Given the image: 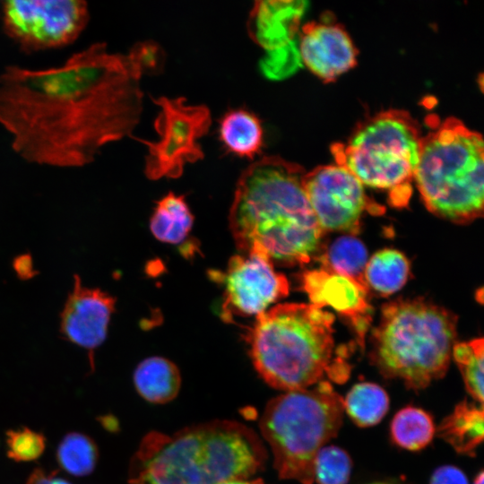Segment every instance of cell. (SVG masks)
I'll use <instances>...</instances> for the list:
<instances>
[{"mask_svg": "<svg viewBox=\"0 0 484 484\" xmlns=\"http://www.w3.org/2000/svg\"><path fill=\"white\" fill-rule=\"evenodd\" d=\"M351 459L341 448L324 446L314 462V481L318 484H347L351 471Z\"/></svg>", "mask_w": 484, "mask_h": 484, "instance_id": "cell-27", "label": "cell"}, {"mask_svg": "<svg viewBox=\"0 0 484 484\" xmlns=\"http://www.w3.org/2000/svg\"><path fill=\"white\" fill-rule=\"evenodd\" d=\"M128 54L139 67L142 74H155L161 72L165 56L157 43L153 41L137 43Z\"/></svg>", "mask_w": 484, "mask_h": 484, "instance_id": "cell-30", "label": "cell"}, {"mask_svg": "<svg viewBox=\"0 0 484 484\" xmlns=\"http://www.w3.org/2000/svg\"><path fill=\"white\" fill-rule=\"evenodd\" d=\"M99 451L88 436L71 432L65 435L56 449V461L65 472L77 477L91 474L97 464Z\"/></svg>", "mask_w": 484, "mask_h": 484, "instance_id": "cell-25", "label": "cell"}, {"mask_svg": "<svg viewBox=\"0 0 484 484\" xmlns=\"http://www.w3.org/2000/svg\"><path fill=\"white\" fill-rule=\"evenodd\" d=\"M484 143L455 117L422 136L413 180L433 214L455 223L480 217L484 203Z\"/></svg>", "mask_w": 484, "mask_h": 484, "instance_id": "cell-6", "label": "cell"}, {"mask_svg": "<svg viewBox=\"0 0 484 484\" xmlns=\"http://www.w3.org/2000/svg\"><path fill=\"white\" fill-rule=\"evenodd\" d=\"M322 268L345 276L368 290L365 280L367 253L363 243L353 237L337 238L322 258Z\"/></svg>", "mask_w": 484, "mask_h": 484, "instance_id": "cell-23", "label": "cell"}, {"mask_svg": "<svg viewBox=\"0 0 484 484\" xmlns=\"http://www.w3.org/2000/svg\"><path fill=\"white\" fill-rule=\"evenodd\" d=\"M421 138L419 124L407 111L388 109L359 123L331 151L335 163L363 186L386 191L390 203L402 208L411 194Z\"/></svg>", "mask_w": 484, "mask_h": 484, "instance_id": "cell-8", "label": "cell"}, {"mask_svg": "<svg viewBox=\"0 0 484 484\" xmlns=\"http://www.w3.org/2000/svg\"><path fill=\"white\" fill-rule=\"evenodd\" d=\"M115 304L112 296L83 286L75 275L73 290L61 313L63 335L92 353L106 339Z\"/></svg>", "mask_w": 484, "mask_h": 484, "instance_id": "cell-14", "label": "cell"}, {"mask_svg": "<svg viewBox=\"0 0 484 484\" xmlns=\"http://www.w3.org/2000/svg\"><path fill=\"white\" fill-rule=\"evenodd\" d=\"M213 274L224 286L221 316L225 321H231L234 315L257 316L289 294L287 278L276 272L264 254L234 255L224 272Z\"/></svg>", "mask_w": 484, "mask_h": 484, "instance_id": "cell-12", "label": "cell"}, {"mask_svg": "<svg viewBox=\"0 0 484 484\" xmlns=\"http://www.w3.org/2000/svg\"><path fill=\"white\" fill-rule=\"evenodd\" d=\"M435 433L431 415L415 406H406L397 411L390 426L393 442L409 451L425 448L432 441Z\"/></svg>", "mask_w": 484, "mask_h": 484, "instance_id": "cell-22", "label": "cell"}, {"mask_svg": "<svg viewBox=\"0 0 484 484\" xmlns=\"http://www.w3.org/2000/svg\"><path fill=\"white\" fill-rule=\"evenodd\" d=\"M266 449L249 427L212 420L171 435L148 433L129 465V484H218L264 470Z\"/></svg>", "mask_w": 484, "mask_h": 484, "instance_id": "cell-3", "label": "cell"}, {"mask_svg": "<svg viewBox=\"0 0 484 484\" xmlns=\"http://www.w3.org/2000/svg\"><path fill=\"white\" fill-rule=\"evenodd\" d=\"M305 9L303 1H256L247 20L248 34L266 51L295 43Z\"/></svg>", "mask_w": 484, "mask_h": 484, "instance_id": "cell-16", "label": "cell"}, {"mask_svg": "<svg viewBox=\"0 0 484 484\" xmlns=\"http://www.w3.org/2000/svg\"><path fill=\"white\" fill-rule=\"evenodd\" d=\"M193 222L194 217L185 197L170 192L157 202L150 229L158 240L177 245L188 236Z\"/></svg>", "mask_w": 484, "mask_h": 484, "instance_id": "cell-20", "label": "cell"}, {"mask_svg": "<svg viewBox=\"0 0 484 484\" xmlns=\"http://www.w3.org/2000/svg\"><path fill=\"white\" fill-rule=\"evenodd\" d=\"M483 339L480 338L456 343L452 350L468 393L480 404L483 402Z\"/></svg>", "mask_w": 484, "mask_h": 484, "instance_id": "cell-26", "label": "cell"}, {"mask_svg": "<svg viewBox=\"0 0 484 484\" xmlns=\"http://www.w3.org/2000/svg\"><path fill=\"white\" fill-rule=\"evenodd\" d=\"M301 63L296 42L281 48L266 51L260 61L263 74L272 80L285 78L294 73Z\"/></svg>", "mask_w": 484, "mask_h": 484, "instance_id": "cell-29", "label": "cell"}, {"mask_svg": "<svg viewBox=\"0 0 484 484\" xmlns=\"http://www.w3.org/2000/svg\"><path fill=\"white\" fill-rule=\"evenodd\" d=\"M344 411L360 427L381 421L389 409L387 393L378 385L368 382L352 386L343 399Z\"/></svg>", "mask_w": 484, "mask_h": 484, "instance_id": "cell-24", "label": "cell"}, {"mask_svg": "<svg viewBox=\"0 0 484 484\" xmlns=\"http://www.w3.org/2000/svg\"><path fill=\"white\" fill-rule=\"evenodd\" d=\"M220 139L227 151L254 159L264 146V130L259 118L243 108L228 111L220 123Z\"/></svg>", "mask_w": 484, "mask_h": 484, "instance_id": "cell-19", "label": "cell"}, {"mask_svg": "<svg viewBox=\"0 0 484 484\" xmlns=\"http://www.w3.org/2000/svg\"><path fill=\"white\" fill-rule=\"evenodd\" d=\"M369 484H392V483H388V482H374V483H369Z\"/></svg>", "mask_w": 484, "mask_h": 484, "instance_id": "cell-35", "label": "cell"}, {"mask_svg": "<svg viewBox=\"0 0 484 484\" xmlns=\"http://www.w3.org/2000/svg\"><path fill=\"white\" fill-rule=\"evenodd\" d=\"M134 384L138 393L147 402L166 403L172 401L181 386L177 367L162 357L143 359L134 370Z\"/></svg>", "mask_w": 484, "mask_h": 484, "instance_id": "cell-18", "label": "cell"}, {"mask_svg": "<svg viewBox=\"0 0 484 484\" xmlns=\"http://www.w3.org/2000/svg\"><path fill=\"white\" fill-rule=\"evenodd\" d=\"M218 484H264L260 479L249 480V479H233L220 482Z\"/></svg>", "mask_w": 484, "mask_h": 484, "instance_id": "cell-33", "label": "cell"}, {"mask_svg": "<svg viewBox=\"0 0 484 484\" xmlns=\"http://www.w3.org/2000/svg\"><path fill=\"white\" fill-rule=\"evenodd\" d=\"M26 484H71L59 477L56 471H48L41 468L35 469L29 476Z\"/></svg>", "mask_w": 484, "mask_h": 484, "instance_id": "cell-32", "label": "cell"}, {"mask_svg": "<svg viewBox=\"0 0 484 484\" xmlns=\"http://www.w3.org/2000/svg\"><path fill=\"white\" fill-rule=\"evenodd\" d=\"M298 53L309 71L325 82L357 64L358 51L350 35L341 25L329 22H311L302 27Z\"/></svg>", "mask_w": 484, "mask_h": 484, "instance_id": "cell-13", "label": "cell"}, {"mask_svg": "<svg viewBox=\"0 0 484 484\" xmlns=\"http://www.w3.org/2000/svg\"><path fill=\"white\" fill-rule=\"evenodd\" d=\"M343 412L342 397L326 381L285 392L267 403L259 426L281 479L313 484L315 458L337 435Z\"/></svg>", "mask_w": 484, "mask_h": 484, "instance_id": "cell-7", "label": "cell"}, {"mask_svg": "<svg viewBox=\"0 0 484 484\" xmlns=\"http://www.w3.org/2000/svg\"><path fill=\"white\" fill-rule=\"evenodd\" d=\"M301 286L311 304L332 307L354 324L362 341L369 322L368 290L352 280L324 268L304 272Z\"/></svg>", "mask_w": 484, "mask_h": 484, "instance_id": "cell-15", "label": "cell"}, {"mask_svg": "<svg viewBox=\"0 0 484 484\" xmlns=\"http://www.w3.org/2000/svg\"><path fill=\"white\" fill-rule=\"evenodd\" d=\"M333 323L313 304H279L260 314L246 336L257 373L285 392L318 384L333 366Z\"/></svg>", "mask_w": 484, "mask_h": 484, "instance_id": "cell-4", "label": "cell"}, {"mask_svg": "<svg viewBox=\"0 0 484 484\" xmlns=\"http://www.w3.org/2000/svg\"><path fill=\"white\" fill-rule=\"evenodd\" d=\"M410 273V264L405 255L394 249L376 253L367 263L365 280L367 287L382 295L401 290Z\"/></svg>", "mask_w": 484, "mask_h": 484, "instance_id": "cell-21", "label": "cell"}, {"mask_svg": "<svg viewBox=\"0 0 484 484\" xmlns=\"http://www.w3.org/2000/svg\"><path fill=\"white\" fill-rule=\"evenodd\" d=\"M429 484H469L467 477L459 468L445 465L437 468L431 476Z\"/></svg>", "mask_w": 484, "mask_h": 484, "instance_id": "cell-31", "label": "cell"}, {"mask_svg": "<svg viewBox=\"0 0 484 484\" xmlns=\"http://www.w3.org/2000/svg\"><path fill=\"white\" fill-rule=\"evenodd\" d=\"M456 324L450 311L422 298L387 303L372 333V363L385 377L423 389L446 373Z\"/></svg>", "mask_w": 484, "mask_h": 484, "instance_id": "cell-5", "label": "cell"}, {"mask_svg": "<svg viewBox=\"0 0 484 484\" xmlns=\"http://www.w3.org/2000/svg\"><path fill=\"white\" fill-rule=\"evenodd\" d=\"M7 455L15 462H32L41 456L46 437L26 427L6 432Z\"/></svg>", "mask_w": 484, "mask_h": 484, "instance_id": "cell-28", "label": "cell"}, {"mask_svg": "<svg viewBox=\"0 0 484 484\" xmlns=\"http://www.w3.org/2000/svg\"><path fill=\"white\" fill-rule=\"evenodd\" d=\"M1 11L4 33L25 52L66 47L90 20L88 4L81 0H9Z\"/></svg>", "mask_w": 484, "mask_h": 484, "instance_id": "cell-10", "label": "cell"}, {"mask_svg": "<svg viewBox=\"0 0 484 484\" xmlns=\"http://www.w3.org/2000/svg\"><path fill=\"white\" fill-rule=\"evenodd\" d=\"M484 482V473L483 471H480L479 474L475 477L473 484H483Z\"/></svg>", "mask_w": 484, "mask_h": 484, "instance_id": "cell-34", "label": "cell"}, {"mask_svg": "<svg viewBox=\"0 0 484 484\" xmlns=\"http://www.w3.org/2000/svg\"><path fill=\"white\" fill-rule=\"evenodd\" d=\"M483 418L482 405L479 407L464 400L443 419L436 431L457 453L474 455L483 439Z\"/></svg>", "mask_w": 484, "mask_h": 484, "instance_id": "cell-17", "label": "cell"}, {"mask_svg": "<svg viewBox=\"0 0 484 484\" xmlns=\"http://www.w3.org/2000/svg\"><path fill=\"white\" fill-rule=\"evenodd\" d=\"M160 107L154 126L159 139L150 142L135 138L148 147L144 172L151 180L179 177L186 164L204 155L199 140L209 131L212 118L204 105H188L184 98L153 99Z\"/></svg>", "mask_w": 484, "mask_h": 484, "instance_id": "cell-9", "label": "cell"}, {"mask_svg": "<svg viewBox=\"0 0 484 484\" xmlns=\"http://www.w3.org/2000/svg\"><path fill=\"white\" fill-rule=\"evenodd\" d=\"M142 73L129 56L96 42L61 65L0 73V125L28 162L91 164L107 144L132 136L143 111Z\"/></svg>", "mask_w": 484, "mask_h": 484, "instance_id": "cell-1", "label": "cell"}, {"mask_svg": "<svg viewBox=\"0 0 484 484\" xmlns=\"http://www.w3.org/2000/svg\"><path fill=\"white\" fill-rule=\"evenodd\" d=\"M310 206L323 230L356 234L363 213L382 210L370 202L364 186L338 164L318 166L303 177Z\"/></svg>", "mask_w": 484, "mask_h": 484, "instance_id": "cell-11", "label": "cell"}, {"mask_svg": "<svg viewBox=\"0 0 484 484\" xmlns=\"http://www.w3.org/2000/svg\"><path fill=\"white\" fill-rule=\"evenodd\" d=\"M306 171L279 156H265L240 175L229 228L243 253L265 255L272 264L302 265L319 252L324 230L303 186Z\"/></svg>", "mask_w": 484, "mask_h": 484, "instance_id": "cell-2", "label": "cell"}]
</instances>
